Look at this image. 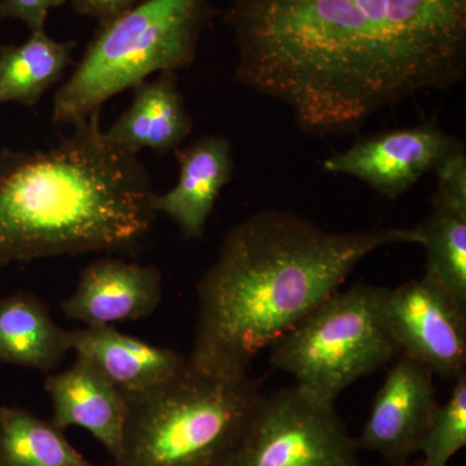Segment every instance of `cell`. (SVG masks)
Wrapping results in <instances>:
<instances>
[{
  "label": "cell",
  "instance_id": "6da1fadb",
  "mask_svg": "<svg viewBox=\"0 0 466 466\" xmlns=\"http://www.w3.org/2000/svg\"><path fill=\"white\" fill-rule=\"evenodd\" d=\"M225 21L236 79L318 137L466 75V0H231Z\"/></svg>",
  "mask_w": 466,
  "mask_h": 466
},
{
  "label": "cell",
  "instance_id": "7a4b0ae2",
  "mask_svg": "<svg viewBox=\"0 0 466 466\" xmlns=\"http://www.w3.org/2000/svg\"><path fill=\"white\" fill-rule=\"evenodd\" d=\"M422 245L416 228L329 232L278 208L259 211L223 238L198 287L189 364L248 373L254 358L332 296L361 259L381 248Z\"/></svg>",
  "mask_w": 466,
  "mask_h": 466
},
{
  "label": "cell",
  "instance_id": "3957f363",
  "mask_svg": "<svg viewBox=\"0 0 466 466\" xmlns=\"http://www.w3.org/2000/svg\"><path fill=\"white\" fill-rule=\"evenodd\" d=\"M137 155L113 146L100 110L51 148L0 152V268L97 251H133L156 210Z\"/></svg>",
  "mask_w": 466,
  "mask_h": 466
},
{
  "label": "cell",
  "instance_id": "277c9868",
  "mask_svg": "<svg viewBox=\"0 0 466 466\" xmlns=\"http://www.w3.org/2000/svg\"><path fill=\"white\" fill-rule=\"evenodd\" d=\"M262 392L248 373L225 375L187 364L164 385L126 397L115 466H225Z\"/></svg>",
  "mask_w": 466,
  "mask_h": 466
},
{
  "label": "cell",
  "instance_id": "5b68a950",
  "mask_svg": "<svg viewBox=\"0 0 466 466\" xmlns=\"http://www.w3.org/2000/svg\"><path fill=\"white\" fill-rule=\"evenodd\" d=\"M210 17L208 0H140L106 24L54 96L52 122L75 125L153 73L191 66Z\"/></svg>",
  "mask_w": 466,
  "mask_h": 466
},
{
  "label": "cell",
  "instance_id": "8992f818",
  "mask_svg": "<svg viewBox=\"0 0 466 466\" xmlns=\"http://www.w3.org/2000/svg\"><path fill=\"white\" fill-rule=\"evenodd\" d=\"M386 290H337L269 346L272 367L312 400L336 407L350 385L400 355L383 315Z\"/></svg>",
  "mask_w": 466,
  "mask_h": 466
},
{
  "label": "cell",
  "instance_id": "52a82bcc",
  "mask_svg": "<svg viewBox=\"0 0 466 466\" xmlns=\"http://www.w3.org/2000/svg\"><path fill=\"white\" fill-rule=\"evenodd\" d=\"M358 450L336 407L293 386L260 397L225 466H360Z\"/></svg>",
  "mask_w": 466,
  "mask_h": 466
},
{
  "label": "cell",
  "instance_id": "ba28073f",
  "mask_svg": "<svg viewBox=\"0 0 466 466\" xmlns=\"http://www.w3.org/2000/svg\"><path fill=\"white\" fill-rule=\"evenodd\" d=\"M383 315L400 354L443 380L466 372V309L431 279L386 290Z\"/></svg>",
  "mask_w": 466,
  "mask_h": 466
},
{
  "label": "cell",
  "instance_id": "9c48e42d",
  "mask_svg": "<svg viewBox=\"0 0 466 466\" xmlns=\"http://www.w3.org/2000/svg\"><path fill=\"white\" fill-rule=\"evenodd\" d=\"M462 150L464 143L428 122L364 137L325 159L323 167L328 173L357 177L383 198L397 200L424 175Z\"/></svg>",
  "mask_w": 466,
  "mask_h": 466
},
{
  "label": "cell",
  "instance_id": "30bf717a",
  "mask_svg": "<svg viewBox=\"0 0 466 466\" xmlns=\"http://www.w3.org/2000/svg\"><path fill=\"white\" fill-rule=\"evenodd\" d=\"M440 407L434 375L422 364L400 354L394 359L357 441L392 465L417 453L420 441Z\"/></svg>",
  "mask_w": 466,
  "mask_h": 466
},
{
  "label": "cell",
  "instance_id": "8fae6325",
  "mask_svg": "<svg viewBox=\"0 0 466 466\" xmlns=\"http://www.w3.org/2000/svg\"><path fill=\"white\" fill-rule=\"evenodd\" d=\"M161 299L162 276L155 266L99 259L82 271L61 309L86 327H104L149 317Z\"/></svg>",
  "mask_w": 466,
  "mask_h": 466
},
{
  "label": "cell",
  "instance_id": "7c38bea8",
  "mask_svg": "<svg viewBox=\"0 0 466 466\" xmlns=\"http://www.w3.org/2000/svg\"><path fill=\"white\" fill-rule=\"evenodd\" d=\"M70 350L86 359L125 397L143 394L170 381L188 364L171 349L121 333L110 325L70 330Z\"/></svg>",
  "mask_w": 466,
  "mask_h": 466
},
{
  "label": "cell",
  "instance_id": "4fadbf2b",
  "mask_svg": "<svg viewBox=\"0 0 466 466\" xmlns=\"http://www.w3.org/2000/svg\"><path fill=\"white\" fill-rule=\"evenodd\" d=\"M46 391L52 401V424L61 431L78 426L103 444L110 458L121 451L127 400L113 383L86 359L76 357L75 364L47 377Z\"/></svg>",
  "mask_w": 466,
  "mask_h": 466
},
{
  "label": "cell",
  "instance_id": "5bb4252c",
  "mask_svg": "<svg viewBox=\"0 0 466 466\" xmlns=\"http://www.w3.org/2000/svg\"><path fill=\"white\" fill-rule=\"evenodd\" d=\"M177 152L179 175L173 188L156 195V213L165 214L184 238L198 240L220 193L231 182L235 164L232 147L222 135H207Z\"/></svg>",
  "mask_w": 466,
  "mask_h": 466
},
{
  "label": "cell",
  "instance_id": "9a60e30c",
  "mask_svg": "<svg viewBox=\"0 0 466 466\" xmlns=\"http://www.w3.org/2000/svg\"><path fill=\"white\" fill-rule=\"evenodd\" d=\"M133 90L130 106L104 131L106 140L134 155L143 149L161 155L177 150L193 124L175 73H161L155 81H144Z\"/></svg>",
  "mask_w": 466,
  "mask_h": 466
},
{
  "label": "cell",
  "instance_id": "2e32d148",
  "mask_svg": "<svg viewBox=\"0 0 466 466\" xmlns=\"http://www.w3.org/2000/svg\"><path fill=\"white\" fill-rule=\"evenodd\" d=\"M70 351L69 332L38 297L17 291L0 299V361L50 372Z\"/></svg>",
  "mask_w": 466,
  "mask_h": 466
},
{
  "label": "cell",
  "instance_id": "e0dca14e",
  "mask_svg": "<svg viewBox=\"0 0 466 466\" xmlns=\"http://www.w3.org/2000/svg\"><path fill=\"white\" fill-rule=\"evenodd\" d=\"M76 46L58 42L39 29L30 32L21 45L0 47V106H36L66 75Z\"/></svg>",
  "mask_w": 466,
  "mask_h": 466
},
{
  "label": "cell",
  "instance_id": "ac0fdd59",
  "mask_svg": "<svg viewBox=\"0 0 466 466\" xmlns=\"http://www.w3.org/2000/svg\"><path fill=\"white\" fill-rule=\"evenodd\" d=\"M0 466H95L64 431L29 410L0 407Z\"/></svg>",
  "mask_w": 466,
  "mask_h": 466
},
{
  "label": "cell",
  "instance_id": "d6986e66",
  "mask_svg": "<svg viewBox=\"0 0 466 466\" xmlns=\"http://www.w3.org/2000/svg\"><path fill=\"white\" fill-rule=\"evenodd\" d=\"M426 250V278L466 309V208L431 200V213L417 227Z\"/></svg>",
  "mask_w": 466,
  "mask_h": 466
},
{
  "label": "cell",
  "instance_id": "ffe728a7",
  "mask_svg": "<svg viewBox=\"0 0 466 466\" xmlns=\"http://www.w3.org/2000/svg\"><path fill=\"white\" fill-rule=\"evenodd\" d=\"M466 446V372L453 380L450 400L435 410L419 451L426 466H449Z\"/></svg>",
  "mask_w": 466,
  "mask_h": 466
},
{
  "label": "cell",
  "instance_id": "44dd1931",
  "mask_svg": "<svg viewBox=\"0 0 466 466\" xmlns=\"http://www.w3.org/2000/svg\"><path fill=\"white\" fill-rule=\"evenodd\" d=\"M66 0H0V18H14L29 27L30 32L45 29L51 9Z\"/></svg>",
  "mask_w": 466,
  "mask_h": 466
},
{
  "label": "cell",
  "instance_id": "7402d4cb",
  "mask_svg": "<svg viewBox=\"0 0 466 466\" xmlns=\"http://www.w3.org/2000/svg\"><path fill=\"white\" fill-rule=\"evenodd\" d=\"M139 2L140 0H72V7L76 14L106 24L125 14Z\"/></svg>",
  "mask_w": 466,
  "mask_h": 466
},
{
  "label": "cell",
  "instance_id": "603a6c76",
  "mask_svg": "<svg viewBox=\"0 0 466 466\" xmlns=\"http://www.w3.org/2000/svg\"><path fill=\"white\" fill-rule=\"evenodd\" d=\"M394 466H426L425 462L422 461V459L417 460L415 462H401V464L394 465Z\"/></svg>",
  "mask_w": 466,
  "mask_h": 466
}]
</instances>
